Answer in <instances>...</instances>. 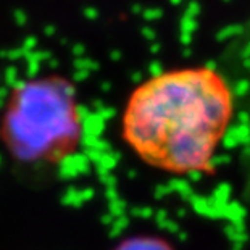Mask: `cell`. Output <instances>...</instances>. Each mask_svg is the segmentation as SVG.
<instances>
[{
  "instance_id": "obj_1",
  "label": "cell",
  "mask_w": 250,
  "mask_h": 250,
  "mask_svg": "<svg viewBox=\"0 0 250 250\" xmlns=\"http://www.w3.org/2000/svg\"><path fill=\"white\" fill-rule=\"evenodd\" d=\"M232 113L225 78L207 66L162 73L141 84L125 113L127 141L158 167L194 169L208 162Z\"/></svg>"
},
{
  "instance_id": "obj_2",
  "label": "cell",
  "mask_w": 250,
  "mask_h": 250,
  "mask_svg": "<svg viewBox=\"0 0 250 250\" xmlns=\"http://www.w3.org/2000/svg\"><path fill=\"white\" fill-rule=\"evenodd\" d=\"M78 129L71 84L57 74L24 79L13 86L0 111V141L20 162L57 157Z\"/></svg>"
}]
</instances>
